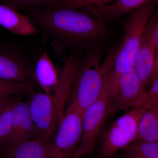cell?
Wrapping results in <instances>:
<instances>
[{
  "mask_svg": "<svg viewBox=\"0 0 158 158\" xmlns=\"http://www.w3.org/2000/svg\"><path fill=\"white\" fill-rule=\"evenodd\" d=\"M69 2L26 13L40 34L63 46L78 50L88 48L106 34L105 26Z\"/></svg>",
  "mask_w": 158,
  "mask_h": 158,
  "instance_id": "obj_1",
  "label": "cell"
},
{
  "mask_svg": "<svg viewBox=\"0 0 158 158\" xmlns=\"http://www.w3.org/2000/svg\"><path fill=\"white\" fill-rule=\"evenodd\" d=\"M154 7V0H152L130 12L125 23L123 41L116 55L113 68L108 74L110 97L115 91L119 76L135 66L141 37L148 22L152 17Z\"/></svg>",
  "mask_w": 158,
  "mask_h": 158,
  "instance_id": "obj_2",
  "label": "cell"
},
{
  "mask_svg": "<svg viewBox=\"0 0 158 158\" xmlns=\"http://www.w3.org/2000/svg\"><path fill=\"white\" fill-rule=\"evenodd\" d=\"M27 44L0 41V80L19 82L34 89L39 87L34 69L44 50Z\"/></svg>",
  "mask_w": 158,
  "mask_h": 158,
  "instance_id": "obj_3",
  "label": "cell"
},
{
  "mask_svg": "<svg viewBox=\"0 0 158 158\" xmlns=\"http://www.w3.org/2000/svg\"><path fill=\"white\" fill-rule=\"evenodd\" d=\"M107 69L100 67L98 56L88 54L80 62L74 77L70 95V103L84 113L100 95Z\"/></svg>",
  "mask_w": 158,
  "mask_h": 158,
  "instance_id": "obj_4",
  "label": "cell"
},
{
  "mask_svg": "<svg viewBox=\"0 0 158 158\" xmlns=\"http://www.w3.org/2000/svg\"><path fill=\"white\" fill-rule=\"evenodd\" d=\"M149 106L132 108L111 123L102 135L99 149L100 158H112L118 151L135 141L140 118Z\"/></svg>",
  "mask_w": 158,
  "mask_h": 158,
  "instance_id": "obj_5",
  "label": "cell"
},
{
  "mask_svg": "<svg viewBox=\"0 0 158 158\" xmlns=\"http://www.w3.org/2000/svg\"><path fill=\"white\" fill-rule=\"evenodd\" d=\"M106 77L100 95L85 110L83 115L81 143L72 158L92 155L110 110V94Z\"/></svg>",
  "mask_w": 158,
  "mask_h": 158,
  "instance_id": "obj_6",
  "label": "cell"
},
{
  "mask_svg": "<svg viewBox=\"0 0 158 158\" xmlns=\"http://www.w3.org/2000/svg\"><path fill=\"white\" fill-rule=\"evenodd\" d=\"M83 113L70 103L50 143V158H72L81 143Z\"/></svg>",
  "mask_w": 158,
  "mask_h": 158,
  "instance_id": "obj_7",
  "label": "cell"
},
{
  "mask_svg": "<svg viewBox=\"0 0 158 158\" xmlns=\"http://www.w3.org/2000/svg\"><path fill=\"white\" fill-rule=\"evenodd\" d=\"M145 105H147V91L134 67L118 78L115 91L110 97L109 113L114 115Z\"/></svg>",
  "mask_w": 158,
  "mask_h": 158,
  "instance_id": "obj_8",
  "label": "cell"
},
{
  "mask_svg": "<svg viewBox=\"0 0 158 158\" xmlns=\"http://www.w3.org/2000/svg\"><path fill=\"white\" fill-rule=\"evenodd\" d=\"M29 109L37 132V138L52 141L59 124L52 95L38 90L30 94Z\"/></svg>",
  "mask_w": 158,
  "mask_h": 158,
  "instance_id": "obj_9",
  "label": "cell"
},
{
  "mask_svg": "<svg viewBox=\"0 0 158 158\" xmlns=\"http://www.w3.org/2000/svg\"><path fill=\"white\" fill-rule=\"evenodd\" d=\"M158 19L152 16L141 37L136 55L135 69L146 88L152 81L156 51V28Z\"/></svg>",
  "mask_w": 158,
  "mask_h": 158,
  "instance_id": "obj_10",
  "label": "cell"
},
{
  "mask_svg": "<svg viewBox=\"0 0 158 158\" xmlns=\"http://www.w3.org/2000/svg\"><path fill=\"white\" fill-rule=\"evenodd\" d=\"M80 62L75 53H71L62 60L59 85L56 92L52 95L59 123L64 116L66 102L70 98L73 82Z\"/></svg>",
  "mask_w": 158,
  "mask_h": 158,
  "instance_id": "obj_11",
  "label": "cell"
},
{
  "mask_svg": "<svg viewBox=\"0 0 158 158\" xmlns=\"http://www.w3.org/2000/svg\"><path fill=\"white\" fill-rule=\"evenodd\" d=\"M37 136L27 100L21 101L20 99L12 108L11 131L7 148L19 142L37 138Z\"/></svg>",
  "mask_w": 158,
  "mask_h": 158,
  "instance_id": "obj_12",
  "label": "cell"
},
{
  "mask_svg": "<svg viewBox=\"0 0 158 158\" xmlns=\"http://www.w3.org/2000/svg\"><path fill=\"white\" fill-rule=\"evenodd\" d=\"M0 26L18 36L26 37L40 34L25 15L1 4Z\"/></svg>",
  "mask_w": 158,
  "mask_h": 158,
  "instance_id": "obj_13",
  "label": "cell"
},
{
  "mask_svg": "<svg viewBox=\"0 0 158 158\" xmlns=\"http://www.w3.org/2000/svg\"><path fill=\"white\" fill-rule=\"evenodd\" d=\"M51 141L38 138L26 140L7 148L2 154L4 158H50Z\"/></svg>",
  "mask_w": 158,
  "mask_h": 158,
  "instance_id": "obj_14",
  "label": "cell"
},
{
  "mask_svg": "<svg viewBox=\"0 0 158 158\" xmlns=\"http://www.w3.org/2000/svg\"><path fill=\"white\" fill-rule=\"evenodd\" d=\"M34 75L37 85L43 91L51 95L54 94L59 85V75L46 49L37 60Z\"/></svg>",
  "mask_w": 158,
  "mask_h": 158,
  "instance_id": "obj_15",
  "label": "cell"
},
{
  "mask_svg": "<svg viewBox=\"0 0 158 158\" xmlns=\"http://www.w3.org/2000/svg\"><path fill=\"white\" fill-rule=\"evenodd\" d=\"M135 141L158 142V104L149 106L141 116Z\"/></svg>",
  "mask_w": 158,
  "mask_h": 158,
  "instance_id": "obj_16",
  "label": "cell"
},
{
  "mask_svg": "<svg viewBox=\"0 0 158 158\" xmlns=\"http://www.w3.org/2000/svg\"><path fill=\"white\" fill-rule=\"evenodd\" d=\"M152 0H114L110 4H98L97 8L103 16L110 21L116 20L124 15L140 8Z\"/></svg>",
  "mask_w": 158,
  "mask_h": 158,
  "instance_id": "obj_17",
  "label": "cell"
},
{
  "mask_svg": "<svg viewBox=\"0 0 158 158\" xmlns=\"http://www.w3.org/2000/svg\"><path fill=\"white\" fill-rule=\"evenodd\" d=\"M70 0H0V4L13 8L25 14L52 6L62 5Z\"/></svg>",
  "mask_w": 158,
  "mask_h": 158,
  "instance_id": "obj_18",
  "label": "cell"
},
{
  "mask_svg": "<svg viewBox=\"0 0 158 158\" xmlns=\"http://www.w3.org/2000/svg\"><path fill=\"white\" fill-rule=\"evenodd\" d=\"M121 150L123 158H158V142L135 141Z\"/></svg>",
  "mask_w": 158,
  "mask_h": 158,
  "instance_id": "obj_19",
  "label": "cell"
},
{
  "mask_svg": "<svg viewBox=\"0 0 158 158\" xmlns=\"http://www.w3.org/2000/svg\"><path fill=\"white\" fill-rule=\"evenodd\" d=\"M21 97L12 102L0 112V153L8 147L11 131V114L13 106Z\"/></svg>",
  "mask_w": 158,
  "mask_h": 158,
  "instance_id": "obj_20",
  "label": "cell"
},
{
  "mask_svg": "<svg viewBox=\"0 0 158 158\" xmlns=\"http://www.w3.org/2000/svg\"><path fill=\"white\" fill-rule=\"evenodd\" d=\"M35 91L33 87L27 84L0 80V96L10 94H30Z\"/></svg>",
  "mask_w": 158,
  "mask_h": 158,
  "instance_id": "obj_21",
  "label": "cell"
},
{
  "mask_svg": "<svg viewBox=\"0 0 158 158\" xmlns=\"http://www.w3.org/2000/svg\"><path fill=\"white\" fill-rule=\"evenodd\" d=\"M151 87L147 91V105L158 104V74L152 82Z\"/></svg>",
  "mask_w": 158,
  "mask_h": 158,
  "instance_id": "obj_22",
  "label": "cell"
},
{
  "mask_svg": "<svg viewBox=\"0 0 158 158\" xmlns=\"http://www.w3.org/2000/svg\"><path fill=\"white\" fill-rule=\"evenodd\" d=\"M22 95L21 94H10L0 96V112L11 102L21 97Z\"/></svg>",
  "mask_w": 158,
  "mask_h": 158,
  "instance_id": "obj_23",
  "label": "cell"
},
{
  "mask_svg": "<svg viewBox=\"0 0 158 158\" xmlns=\"http://www.w3.org/2000/svg\"><path fill=\"white\" fill-rule=\"evenodd\" d=\"M156 51L155 62L154 69L152 81L154 80L158 74V19L157 22L156 28ZM151 82V83H152Z\"/></svg>",
  "mask_w": 158,
  "mask_h": 158,
  "instance_id": "obj_24",
  "label": "cell"
},
{
  "mask_svg": "<svg viewBox=\"0 0 158 158\" xmlns=\"http://www.w3.org/2000/svg\"><path fill=\"white\" fill-rule=\"evenodd\" d=\"M114 0H113L114 1ZM111 3L110 0H89L88 5H96L101 3H104V4H109Z\"/></svg>",
  "mask_w": 158,
  "mask_h": 158,
  "instance_id": "obj_25",
  "label": "cell"
},
{
  "mask_svg": "<svg viewBox=\"0 0 158 158\" xmlns=\"http://www.w3.org/2000/svg\"><path fill=\"white\" fill-rule=\"evenodd\" d=\"M89 0H76L77 3L79 7H83L87 6L88 4Z\"/></svg>",
  "mask_w": 158,
  "mask_h": 158,
  "instance_id": "obj_26",
  "label": "cell"
},
{
  "mask_svg": "<svg viewBox=\"0 0 158 158\" xmlns=\"http://www.w3.org/2000/svg\"><path fill=\"white\" fill-rule=\"evenodd\" d=\"M157 4H158V0H157Z\"/></svg>",
  "mask_w": 158,
  "mask_h": 158,
  "instance_id": "obj_27",
  "label": "cell"
}]
</instances>
